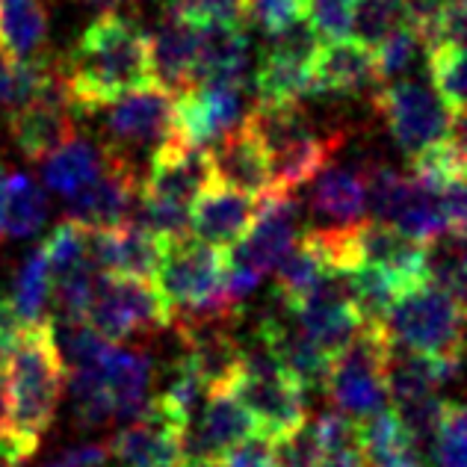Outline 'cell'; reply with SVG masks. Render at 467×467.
Segmentation results:
<instances>
[{"instance_id": "6da1fadb", "label": "cell", "mask_w": 467, "mask_h": 467, "mask_svg": "<svg viewBox=\"0 0 467 467\" xmlns=\"http://www.w3.org/2000/svg\"><path fill=\"white\" fill-rule=\"evenodd\" d=\"M59 75L71 109L95 116L113 98L154 83L149 36L125 16L104 12L80 33L66 59H59Z\"/></svg>"}, {"instance_id": "7a4b0ae2", "label": "cell", "mask_w": 467, "mask_h": 467, "mask_svg": "<svg viewBox=\"0 0 467 467\" xmlns=\"http://www.w3.org/2000/svg\"><path fill=\"white\" fill-rule=\"evenodd\" d=\"M6 355L9 429L0 441V459L18 467L39 450L66 390V364L51 335V317L24 326Z\"/></svg>"}, {"instance_id": "3957f363", "label": "cell", "mask_w": 467, "mask_h": 467, "mask_svg": "<svg viewBox=\"0 0 467 467\" xmlns=\"http://www.w3.org/2000/svg\"><path fill=\"white\" fill-rule=\"evenodd\" d=\"M243 125L266 154L273 187L287 192H296L314 181L343 145L340 130H317L299 104L257 101L243 116Z\"/></svg>"}, {"instance_id": "277c9868", "label": "cell", "mask_w": 467, "mask_h": 467, "mask_svg": "<svg viewBox=\"0 0 467 467\" xmlns=\"http://www.w3.org/2000/svg\"><path fill=\"white\" fill-rule=\"evenodd\" d=\"M223 249H213L192 234L163 240L154 285L169 305L175 326L237 319L240 305L225 296L223 287Z\"/></svg>"}, {"instance_id": "5b68a950", "label": "cell", "mask_w": 467, "mask_h": 467, "mask_svg": "<svg viewBox=\"0 0 467 467\" xmlns=\"http://www.w3.org/2000/svg\"><path fill=\"white\" fill-rule=\"evenodd\" d=\"M385 331L393 347L432 358H462L464 302L426 278L411 281L393 296L385 314Z\"/></svg>"}, {"instance_id": "8992f818", "label": "cell", "mask_w": 467, "mask_h": 467, "mask_svg": "<svg viewBox=\"0 0 467 467\" xmlns=\"http://www.w3.org/2000/svg\"><path fill=\"white\" fill-rule=\"evenodd\" d=\"M393 352V340L385 331V323H361L358 331L337 355H331L326 397L335 409L352 420L370 417L388 405L385 367Z\"/></svg>"}, {"instance_id": "52a82bcc", "label": "cell", "mask_w": 467, "mask_h": 467, "mask_svg": "<svg viewBox=\"0 0 467 467\" xmlns=\"http://www.w3.org/2000/svg\"><path fill=\"white\" fill-rule=\"evenodd\" d=\"M83 319L109 343H121L133 335H149V331H163L171 326L169 305L163 293L157 290L154 278L109 273H98Z\"/></svg>"}, {"instance_id": "ba28073f", "label": "cell", "mask_w": 467, "mask_h": 467, "mask_svg": "<svg viewBox=\"0 0 467 467\" xmlns=\"http://www.w3.org/2000/svg\"><path fill=\"white\" fill-rule=\"evenodd\" d=\"M104 128V149L119 154L137 169V154H149L175 133V95L163 86L145 83L125 95L113 98L98 109Z\"/></svg>"}, {"instance_id": "9c48e42d", "label": "cell", "mask_w": 467, "mask_h": 467, "mask_svg": "<svg viewBox=\"0 0 467 467\" xmlns=\"http://www.w3.org/2000/svg\"><path fill=\"white\" fill-rule=\"evenodd\" d=\"M373 107L385 119L390 137L400 149L414 157L429 145L447 137L456 121L464 116H452L444 101L420 80H388L373 89Z\"/></svg>"}, {"instance_id": "30bf717a", "label": "cell", "mask_w": 467, "mask_h": 467, "mask_svg": "<svg viewBox=\"0 0 467 467\" xmlns=\"http://www.w3.org/2000/svg\"><path fill=\"white\" fill-rule=\"evenodd\" d=\"M319 36L305 18L290 27L269 33L254 71V92L264 104H299L314 95L311 63Z\"/></svg>"}, {"instance_id": "8fae6325", "label": "cell", "mask_w": 467, "mask_h": 467, "mask_svg": "<svg viewBox=\"0 0 467 467\" xmlns=\"http://www.w3.org/2000/svg\"><path fill=\"white\" fill-rule=\"evenodd\" d=\"M302 234V204L287 190H266L254 199V216L243 237L228 245L225 261L252 269L257 275L273 273L278 261Z\"/></svg>"}, {"instance_id": "7c38bea8", "label": "cell", "mask_w": 467, "mask_h": 467, "mask_svg": "<svg viewBox=\"0 0 467 467\" xmlns=\"http://www.w3.org/2000/svg\"><path fill=\"white\" fill-rule=\"evenodd\" d=\"M245 116V86L225 80H195L190 89L175 95V133L195 145H211L234 130Z\"/></svg>"}, {"instance_id": "4fadbf2b", "label": "cell", "mask_w": 467, "mask_h": 467, "mask_svg": "<svg viewBox=\"0 0 467 467\" xmlns=\"http://www.w3.org/2000/svg\"><path fill=\"white\" fill-rule=\"evenodd\" d=\"M9 130L18 151L27 160H45L66 140L75 137V109H71L63 75H59V59L57 71L42 89L16 113H9Z\"/></svg>"}, {"instance_id": "5bb4252c", "label": "cell", "mask_w": 467, "mask_h": 467, "mask_svg": "<svg viewBox=\"0 0 467 467\" xmlns=\"http://www.w3.org/2000/svg\"><path fill=\"white\" fill-rule=\"evenodd\" d=\"M183 429L157 400H149L140 417L121 426L109 441V459L119 467H181L187 462L183 452Z\"/></svg>"}, {"instance_id": "9a60e30c", "label": "cell", "mask_w": 467, "mask_h": 467, "mask_svg": "<svg viewBox=\"0 0 467 467\" xmlns=\"http://www.w3.org/2000/svg\"><path fill=\"white\" fill-rule=\"evenodd\" d=\"M104 149V145H101ZM140 192V175L128 160L104 149V169L89 187L68 199V219L86 231H104L130 223Z\"/></svg>"}, {"instance_id": "2e32d148", "label": "cell", "mask_w": 467, "mask_h": 467, "mask_svg": "<svg viewBox=\"0 0 467 467\" xmlns=\"http://www.w3.org/2000/svg\"><path fill=\"white\" fill-rule=\"evenodd\" d=\"M211 181L213 175L207 149H195V145L183 142L178 133H171L163 145L151 151L149 171L140 181V192L190 207L195 195Z\"/></svg>"}, {"instance_id": "e0dca14e", "label": "cell", "mask_w": 467, "mask_h": 467, "mask_svg": "<svg viewBox=\"0 0 467 467\" xmlns=\"http://www.w3.org/2000/svg\"><path fill=\"white\" fill-rule=\"evenodd\" d=\"M204 397L195 420L183 432V452L187 459H223L237 441L257 432V423L231 388L207 390Z\"/></svg>"}, {"instance_id": "ac0fdd59", "label": "cell", "mask_w": 467, "mask_h": 467, "mask_svg": "<svg viewBox=\"0 0 467 467\" xmlns=\"http://www.w3.org/2000/svg\"><path fill=\"white\" fill-rule=\"evenodd\" d=\"M311 78H314V95H343V98L373 92L382 83L376 75L373 47L361 45L352 36L319 42L311 63Z\"/></svg>"}, {"instance_id": "d6986e66", "label": "cell", "mask_w": 467, "mask_h": 467, "mask_svg": "<svg viewBox=\"0 0 467 467\" xmlns=\"http://www.w3.org/2000/svg\"><path fill=\"white\" fill-rule=\"evenodd\" d=\"M86 243H89V257L98 266V273L109 275L154 278L160 254H163V240L137 223H125L104 231H86Z\"/></svg>"}, {"instance_id": "ffe728a7", "label": "cell", "mask_w": 467, "mask_h": 467, "mask_svg": "<svg viewBox=\"0 0 467 467\" xmlns=\"http://www.w3.org/2000/svg\"><path fill=\"white\" fill-rule=\"evenodd\" d=\"M254 216V199L211 181L190 204V234L213 249H228Z\"/></svg>"}, {"instance_id": "44dd1931", "label": "cell", "mask_w": 467, "mask_h": 467, "mask_svg": "<svg viewBox=\"0 0 467 467\" xmlns=\"http://www.w3.org/2000/svg\"><path fill=\"white\" fill-rule=\"evenodd\" d=\"M207 157H211L213 181L223 183V187L245 192V195H252V199L264 195L266 190H273V175H269L266 154L243 121L234 130H228L225 137H219L211 149H207Z\"/></svg>"}, {"instance_id": "7402d4cb", "label": "cell", "mask_w": 467, "mask_h": 467, "mask_svg": "<svg viewBox=\"0 0 467 467\" xmlns=\"http://www.w3.org/2000/svg\"><path fill=\"white\" fill-rule=\"evenodd\" d=\"M355 257L358 266L370 264L385 269L402 287L423 278V240H414L397 225L361 219L355 225Z\"/></svg>"}, {"instance_id": "603a6c76", "label": "cell", "mask_w": 467, "mask_h": 467, "mask_svg": "<svg viewBox=\"0 0 467 467\" xmlns=\"http://www.w3.org/2000/svg\"><path fill=\"white\" fill-rule=\"evenodd\" d=\"M151 78L169 95H181L195 83V59H199V27L169 16L149 36Z\"/></svg>"}, {"instance_id": "cb8c5ba5", "label": "cell", "mask_w": 467, "mask_h": 467, "mask_svg": "<svg viewBox=\"0 0 467 467\" xmlns=\"http://www.w3.org/2000/svg\"><path fill=\"white\" fill-rule=\"evenodd\" d=\"M104 388L113 402V420H133L149 405L151 358L140 349H125L113 343L98 364Z\"/></svg>"}, {"instance_id": "d4e9b609", "label": "cell", "mask_w": 467, "mask_h": 467, "mask_svg": "<svg viewBox=\"0 0 467 467\" xmlns=\"http://www.w3.org/2000/svg\"><path fill=\"white\" fill-rule=\"evenodd\" d=\"M367 213L364 207V175L358 169L326 166L317 175L311 192L314 228H347L358 225Z\"/></svg>"}, {"instance_id": "484cf974", "label": "cell", "mask_w": 467, "mask_h": 467, "mask_svg": "<svg viewBox=\"0 0 467 467\" xmlns=\"http://www.w3.org/2000/svg\"><path fill=\"white\" fill-rule=\"evenodd\" d=\"M252 66V42L245 27H199L195 80H225L245 86Z\"/></svg>"}, {"instance_id": "4316f807", "label": "cell", "mask_w": 467, "mask_h": 467, "mask_svg": "<svg viewBox=\"0 0 467 467\" xmlns=\"http://www.w3.org/2000/svg\"><path fill=\"white\" fill-rule=\"evenodd\" d=\"M42 163H45L42 166L45 187L57 195H63V199H71V195H78L101 175L104 149L75 133V137L66 140L57 151L47 154Z\"/></svg>"}, {"instance_id": "83f0119b", "label": "cell", "mask_w": 467, "mask_h": 467, "mask_svg": "<svg viewBox=\"0 0 467 467\" xmlns=\"http://www.w3.org/2000/svg\"><path fill=\"white\" fill-rule=\"evenodd\" d=\"M358 441L367 467H426L420 450L414 447V441L388 405L370 417H361Z\"/></svg>"}, {"instance_id": "f1b7e54d", "label": "cell", "mask_w": 467, "mask_h": 467, "mask_svg": "<svg viewBox=\"0 0 467 467\" xmlns=\"http://www.w3.org/2000/svg\"><path fill=\"white\" fill-rule=\"evenodd\" d=\"M47 42L45 0H0V54L33 59Z\"/></svg>"}, {"instance_id": "f546056e", "label": "cell", "mask_w": 467, "mask_h": 467, "mask_svg": "<svg viewBox=\"0 0 467 467\" xmlns=\"http://www.w3.org/2000/svg\"><path fill=\"white\" fill-rule=\"evenodd\" d=\"M47 219V192L27 175H6L0 195V231L4 237H33Z\"/></svg>"}, {"instance_id": "4dcf8cb0", "label": "cell", "mask_w": 467, "mask_h": 467, "mask_svg": "<svg viewBox=\"0 0 467 467\" xmlns=\"http://www.w3.org/2000/svg\"><path fill=\"white\" fill-rule=\"evenodd\" d=\"M423 278L464 302V231L447 228L423 243Z\"/></svg>"}, {"instance_id": "1f68e13d", "label": "cell", "mask_w": 467, "mask_h": 467, "mask_svg": "<svg viewBox=\"0 0 467 467\" xmlns=\"http://www.w3.org/2000/svg\"><path fill=\"white\" fill-rule=\"evenodd\" d=\"M9 302L24 326L47 319V311H51L47 308V305H51V273H47L42 245H36V249L21 261L16 278H12V287H9Z\"/></svg>"}, {"instance_id": "d6a6232c", "label": "cell", "mask_w": 467, "mask_h": 467, "mask_svg": "<svg viewBox=\"0 0 467 467\" xmlns=\"http://www.w3.org/2000/svg\"><path fill=\"white\" fill-rule=\"evenodd\" d=\"M323 257L317 254V249L299 234V240L290 245V252L281 257L275 266V296L281 302V308L293 311L296 305L308 296L319 275L326 273Z\"/></svg>"}, {"instance_id": "836d02e7", "label": "cell", "mask_w": 467, "mask_h": 467, "mask_svg": "<svg viewBox=\"0 0 467 467\" xmlns=\"http://www.w3.org/2000/svg\"><path fill=\"white\" fill-rule=\"evenodd\" d=\"M57 71V59L51 57H33V59H16L0 54V113H16L30 98L42 89Z\"/></svg>"}, {"instance_id": "e575fe53", "label": "cell", "mask_w": 467, "mask_h": 467, "mask_svg": "<svg viewBox=\"0 0 467 467\" xmlns=\"http://www.w3.org/2000/svg\"><path fill=\"white\" fill-rule=\"evenodd\" d=\"M429 59V78H432L435 95L444 101L452 116H464V42H441L426 47Z\"/></svg>"}, {"instance_id": "d590c367", "label": "cell", "mask_w": 467, "mask_h": 467, "mask_svg": "<svg viewBox=\"0 0 467 467\" xmlns=\"http://www.w3.org/2000/svg\"><path fill=\"white\" fill-rule=\"evenodd\" d=\"M314 429L319 438V450H323V467H367L358 441V420L335 409L319 414Z\"/></svg>"}, {"instance_id": "8d00e7d4", "label": "cell", "mask_w": 467, "mask_h": 467, "mask_svg": "<svg viewBox=\"0 0 467 467\" xmlns=\"http://www.w3.org/2000/svg\"><path fill=\"white\" fill-rule=\"evenodd\" d=\"M400 290H402L400 281L379 266L361 264L349 269V293L361 323H385V314Z\"/></svg>"}, {"instance_id": "74e56055", "label": "cell", "mask_w": 467, "mask_h": 467, "mask_svg": "<svg viewBox=\"0 0 467 467\" xmlns=\"http://www.w3.org/2000/svg\"><path fill=\"white\" fill-rule=\"evenodd\" d=\"M68 379V397H71V411L75 420L83 429L104 426L107 420H113V402L104 388L101 370L95 367H80V370H66Z\"/></svg>"}, {"instance_id": "f35d334b", "label": "cell", "mask_w": 467, "mask_h": 467, "mask_svg": "<svg viewBox=\"0 0 467 467\" xmlns=\"http://www.w3.org/2000/svg\"><path fill=\"white\" fill-rule=\"evenodd\" d=\"M405 24V6L402 0H355L349 36L367 47H376L393 30Z\"/></svg>"}, {"instance_id": "ab89813d", "label": "cell", "mask_w": 467, "mask_h": 467, "mask_svg": "<svg viewBox=\"0 0 467 467\" xmlns=\"http://www.w3.org/2000/svg\"><path fill=\"white\" fill-rule=\"evenodd\" d=\"M429 459L432 467H467V417L464 405L456 400H447L444 414L435 426L432 438H429Z\"/></svg>"}, {"instance_id": "60d3db41", "label": "cell", "mask_w": 467, "mask_h": 467, "mask_svg": "<svg viewBox=\"0 0 467 467\" xmlns=\"http://www.w3.org/2000/svg\"><path fill=\"white\" fill-rule=\"evenodd\" d=\"M166 12L192 27H245L249 24L245 0H169Z\"/></svg>"}, {"instance_id": "b9f144b4", "label": "cell", "mask_w": 467, "mask_h": 467, "mask_svg": "<svg viewBox=\"0 0 467 467\" xmlns=\"http://www.w3.org/2000/svg\"><path fill=\"white\" fill-rule=\"evenodd\" d=\"M130 223L142 225L160 240H171V237H181V234H190V207L137 192Z\"/></svg>"}, {"instance_id": "7bdbcfd3", "label": "cell", "mask_w": 467, "mask_h": 467, "mask_svg": "<svg viewBox=\"0 0 467 467\" xmlns=\"http://www.w3.org/2000/svg\"><path fill=\"white\" fill-rule=\"evenodd\" d=\"M420 39H417V33L409 27V24H402L400 30H393L388 39H382L376 47H373V57H376V75L382 83L388 80H397L402 78L405 71L414 66L417 54H420Z\"/></svg>"}, {"instance_id": "ee69618b", "label": "cell", "mask_w": 467, "mask_h": 467, "mask_svg": "<svg viewBox=\"0 0 467 467\" xmlns=\"http://www.w3.org/2000/svg\"><path fill=\"white\" fill-rule=\"evenodd\" d=\"M273 450L275 467H323V450L311 420H302L285 435L273 438Z\"/></svg>"}, {"instance_id": "f6af8a7d", "label": "cell", "mask_w": 467, "mask_h": 467, "mask_svg": "<svg viewBox=\"0 0 467 467\" xmlns=\"http://www.w3.org/2000/svg\"><path fill=\"white\" fill-rule=\"evenodd\" d=\"M355 0H305V21L311 24L319 42L349 36Z\"/></svg>"}, {"instance_id": "bcb514c9", "label": "cell", "mask_w": 467, "mask_h": 467, "mask_svg": "<svg viewBox=\"0 0 467 467\" xmlns=\"http://www.w3.org/2000/svg\"><path fill=\"white\" fill-rule=\"evenodd\" d=\"M245 12L269 36L305 18V0H245Z\"/></svg>"}, {"instance_id": "7dc6e473", "label": "cell", "mask_w": 467, "mask_h": 467, "mask_svg": "<svg viewBox=\"0 0 467 467\" xmlns=\"http://www.w3.org/2000/svg\"><path fill=\"white\" fill-rule=\"evenodd\" d=\"M223 462H225V467H275L273 438L257 429V432L245 435L231 450H225Z\"/></svg>"}, {"instance_id": "c3c4849f", "label": "cell", "mask_w": 467, "mask_h": 467, "mask_svg": "<svg viewBox=\"0 0 467 467\" xmlns=\"http://www.w3.org/2000/svg\"><path fill=\"white\" fill-rule=\"evenodd\" d=\"M21 328H24V323L18 319L16 308H12L9 296H0V355L9 352V347L21 335Z\"/></svg>"}, {"instance_id": "681fc988", "label": "cell", "mask_w": 467, "mask_h": 467, "mask_svg": "<svg viewBox=\"0 0 467 467\" xmlns=\"http://www.w3.org/2000/svg\"><path fill=\"white\" fill-rule=\"evenodd\" d=\"M9 429V400H6V361L0 355V441L6 438Z\"/></svg>"}, {"instance_id": "f907efd6", "label": "cell", "mask_w": 467, "mask_h": 467, "mask_svg": "<svg viewBox=\"0 0 467 467\" xmlns=\"http://www.w3.org/2000/svg\"><path fill=\"white\" fill-rule=\"evenodd\" d=\"M181 467H225L223 459H187Z\"/></svg>"}, {"instance_id": "816d5d0a", "label": "cell", "mask_w": 467, "mask_h": 467, "mask_svg": "<svg viewBox=\"0 0 467 467\" xmlns=\"http://www.w3.org/2000/svg\"><path fill=\"white\" fill-rule=\"evenodd\" d=\"M83 4L98 6V9H113L116 4H121V0H83Z\"/></svg>"}, {"instance_id": "f5cc1de1", "label": "cell", "mask_w": 467, "mask_h": 467, "mask_svg": "<svg viewBox=\"0 0 467 467\" xmlns=\"http://www.w3.org/2000/svg\"><path fill=\"white\" fill-rule=\"evenodd\" d=\"M42 467H68V462L63 459V452H59L57 459H51V462H47V464H42Z\"/></svg>"}, {"instance_id": "db71d44e", "label": "cell", "mask_w": 467, "mask_h": 467, "mask_svg": "<svg viewBox=\"0 0 467 467\" xmlns=\"http://www.w3.org/2000/svg\"><path fill=\"white\" fill-rule=\"evenodd\" d=\"M4 183H6V166H4V160H0V195H4ZM0 237H4V231H0Z\"/></svg>"}, {"instance_id": "11a10c76", "label": "cell", "mask_w": 467, "mask_h": 467, "mask_svg": "<svg viewBox=\"0 0 467 467\" xmlns=\"http://www.w3.org/2000/svg\"><path fill=\"white\" fill-rule=\"evenodd\" d=\"M0 467H16V464H6V462H4V464H0Z\"/></svg>"}]
</instances>
